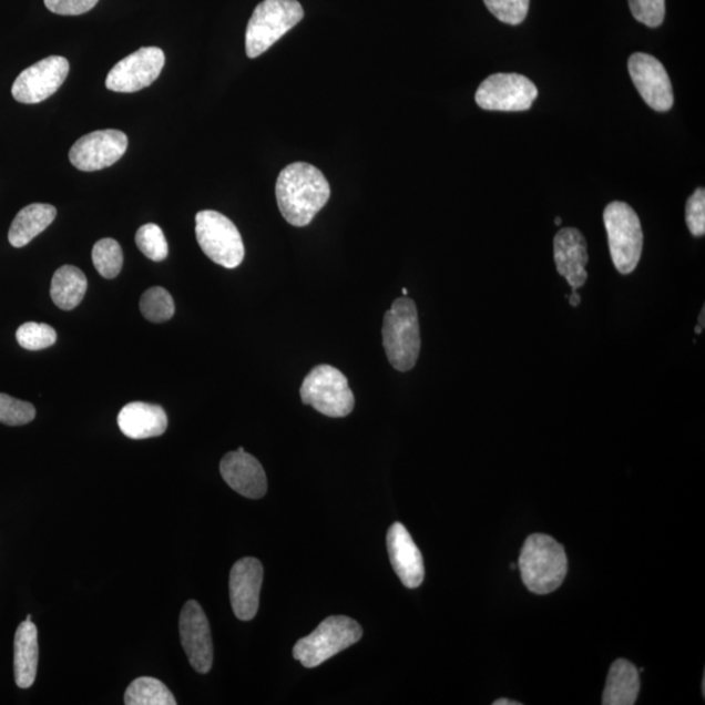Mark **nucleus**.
<instances>
[{"mask_svg": "<svg viewBox=\"0 0 705 705\" xmlns=\"http://www.w3.org/2000/svg\"><path fill=\"white\" fill-rule=\"evenodd\" d=\"M568 298L570 299V305L572 307H578L580 304H582V297H580L578 289H572V294L571 296H568Z\"/></svg>", "mask_w": 705, "mask_h": 705, "instance_id": "obj_34", "label": "nucleus"}, {"mask_svg": "<svg viewBox=\"0 0 705 705\" xmlns=\"http://www.w3.org/2000/svg\"><path fill=\"white\" fill-rule=\"evenodd\" d=\"M263 565L256 558H244L233 565L229 579L231 602L235 616L252 621L259 611Z\"/></svg>", "mask_w": 705, "mask_h": 705, "instance_id": "obj_15", "label": "nucleus"}, {"mask_svg": "<svg viewBox=\"0 0 705 705\" xmlns=\"http://www.w3.org/2000/svg\"><path fill=\"white\" fill-rule=\"evenodd\" d=\"M704 317H705V308H703V310L701 313V317H699V326L703 327V328L705 326Z\"/></svg>", "mask_w": 705, "mask_h": 705, "instance_id": "obj_36", "label": "nucleus"}, {"mask_svg": "<svg viewBox=\"0 0 705 705\" xmlns=\"http://www.w3.org/2000/svg\"><path fill=\"white\" fill-rule=\"evenodd\" d=\"M141 310L145 319L163 323L172 319L175 313L174 299L164 288L154 286L146 290L141 299Z\"/></svg>", "mask_w": 705, "mask_h": 705, "instance_id": "obj_26", "label": "nucleus"}, {"mask_svg": "<svg viewBox=\"0 0 705 705\" xmlns=\"http://www.w3.org/2000/svg\"><path fill=\"white\" fill-rule=\"evenodd\" d=\"M562 224V218L561 217H556L555 218V225H561Z\"/></svg>", "mask_w": 705, "mask_h": 705, "instance_id": "obj_38", "label": "nucleus"}, {"mask_svg": "<svg viewBox=\"0 0 705 705\" xmlns=\"http://www.w3.org/2000/svg\"><path fill=\"white\" fill-rule=\"evenodd\" d=\"M57 217V210L50 204H31L21 210L14 217L9 232V241L13 247H24L32 242L37 235L53 224Z\"/></svg>", "mask_w": 705, "mask_h": 705, "instance_id": "obj_21", "label": "nucleus"}, {"mask_svg": "<svg viewBox=\"0 0 705 705\" xmlns=\"http://www.w3.org/2000/svg\"><path fill=\"white\" fill-rule=\"evenodd\" d=\"M92 260L99 274L112 280L121 274L123 267L122 247L113 238L101 239L93 247Z\"/></svg>", "mask_w": 705, "mask_h": 705, "instance_id": "obj_25", "label": "nucleus"}, {"mask_svg": "<svg viewBox=\"0 0 705 705\" xmlns=\"http://www.w3.org/2000/svg\"><path fill=\"white\" fill-rule=\"evenodd\" d=\"M329 183L318 167L306 163L286 166L278 175L276 200L282 215L293 226L310 224L329 201Z\"/></svg>", "mask_w": 705, "mask_h": 705, "instance_id": "obj_1", "label": "nucleus"}, {"mask_svg": "<svg viewBox=\"0 0 705 705\" xmlns=\"http://www.w3.org/2000/svg\"><path fill=\"white\" fill-rule=\"evenodd\" d=\"M494 705H521L519 702H513L510 699H498L493 703Z\"/></svg>", "mask_w": 705, "mask_h": 705, "instance_id": "obj_35", "label": "nucleus"}, {"mask_svg": "<svg viewBox=\"0 0 705 705\" xmlns=\"http://www.w3.org/2000/svg\"><path fill=\"white\" fill-rule=\"evenodd\" d=\"M127 146L129 137L122 131H94L72 145L70 161L79 171L98 172L121 160Z\"/></svg>", "mask_w": 705, "mask_h": 705, "instance_id": "obj_12", "label": "nucleus"}, {"mask_svg": "<svg viewBox=\"0 0 705 705\" xmlns=\"http://www.w3.org/2000/svg\"><path fill=\"white\" fill-rule=\"evenodd\" d=\"M180 634L191 666L197 673L207 674L213 665V642L210 622L202 606L190 600L182 609Z\"/></svg>", "mask_w": 705, "mask_h": 705, "instance_id": "obj_14", "label": "nucleus"}, {"mask_svg": "<svg viewBox=\"0 0 705 705\" xmlns=\"http://www.w3.org/2000/svg\"><path fill=\"white\" fill-rule=\"evenodd\" d=\"M165 65L160 48H142L117 62L106 79V88L117 93H134L156 82Z\"/></svg>", "mask_w": 705, "mask_h": 705, "instance_id": "obj_10", "label": "nucleus"}, {"mask_svg": "<svg viewBox=\"0 0 705 705\" xmlns=\"http://www.w3.org/2000/svg\"><path fill=\"white\" fill-rule=\"evenodd\" d=\"M86 289L88 282L83 270L63 266L57 269L51 280L50 296L59 308L70 311L82 304Z\"/></svg>", "mask_w": 705, "mask_h": 705, "instance_id": "obj_23", "label": "nucleus"}, {"mask_svg": "<svg viewBox=\"0 0 705 705\" xmlns=\"http://www.w3.org/2000/svg\"><path fill=\"white\" fill-rule=\"evenodd\" d=\"M25 621H32V615H28Z\"/></svg>", "mask_w": 705, "mask_h": 705, "instance_id": "obj_40", "label": "nucleus"}, {"mask_svg": "<svg viewBox=\"0 0 705 705\" xmlns=\"http://www.w3.org/2000/svg\"><path fill=\"white\" fill-rule=\"evenodd\" d=\"M195 222L196 239L213 263L227 269L241 266L245 245L237 226L229 218L216 211H202Z\"/></svg>", "mask_w": 705, "mask_h": 705, "instance_id": "obj_8", "label": "nucleus"}, {"mask_svg": "<svg viewBox=\"0 0 705 705\" xmlns=\"http://www.w3.org/2000/svg\"><path fill=\"white\" fill-rule=\"evenodd\" d=\"M219 472L224 481L241 495L259 499L267 493L266 472L253 454L245 452L244 447L225 454L219 462Z\"/></svg>", "mask_w": 705, "mask_h": 705, "instance_id": "obj_16", "label": "nucleus"}, {"mask_svg": "<svg viewBox=\"0 0 705 705\" xmlns=\"http://www.w3.org/2000/svg\"><path fill=\"white\" fill-rule=\"evenodd\" d=\"M641 692V678L636 666L626 660L614 661L609 672L602 704L633 705Z\"/></svg>", "mask_w": 705, "mask_h": 705, "instance_id": "obj_22", "label": "nucleus"}, {"mask_svg": "<svg viewBox=\"0 0 705 705\" xmlns=\"http://www.w3.org/2000/svg\"><path fill=\"white\" fill-rule=\"evenodd\" d=\"M554 260L558 274L572 289L582 288L588 280L586 241L575 227H563L554 237Z\"/></svg>", "mask_w": 705, "mask_h": 705, "instance_id": "obj_18", "label": "nucleus"}, {"mask_svg": "<svg viewBox=\"0 0 705 705\" xmlns=\"http://www.w3.org/2000/svg\"><path fill=\"white\" fill-rule=\"evenodd\" d=\"M488 10L502 23L519 25L529 11V0H483Z\"/></svg>", "mask_w": 705, "mask_h": 705, "instance_id": "obj_30", "label": "nucleus"}, {"mask_svg": "<svg viewBox=\"0 0 705 705\" xmlns=\"http://www.w3.org/2000/svg\"><path fill=\"white\" fill-rule=\"evenodd\" d=\"M14 681L20 688L32 687L39 667V631L32 621H24L14 634Z\"/></svg>", "mask_w": 705, "mask_h": 705, "instance_id": "obj_20", "label": "nucleus"}, {"mask_svg": "<svg viewBox=\"0 0 705 705\" xmlns=\"http://www.w3.org/2000/svg\"><path fill=\"white\" fill-rule=\"evenodd\" d=\"M117 426L130 439L156 438L166 431L167 416L160 406L135 401L122 408L117 415Z\"/></svg>", "mask_w": 705, "mask_h": 705, "instance_id": "obj_19", "label": "nucleus"}, {"mask_svg": "<svg viewBox=\"0 0 705 705\" xmlns=\"http://www.w3.org/2000/svg\"><path fill=\"white\" fill-rule=\"evenodd\" d=\"M402 294H403V296H406V297H407L408 290H407L406 288H403V289H402Z\"/></svg>", "mask_w": 705, "mask_h": 705, "instance_id": "obj_39", "label": "nucleus"}, {"mask_svg": "<svg viewBox=\"0 0 705 705\" xmlns=\"http://www.w3.org/2000/svg\"><path fill=\"white\" fill-rule=\"evenodd\" d=\"M384 347L394 369L406 372L413 369L421 351L420 321L413 299L394 300L384 319Z\"/></svg>", "mask_w": 705, "mask_h": 705, "instance_id": "obj_3", "label": "nucleus"}, {"mask_svg": "<svg viewBox=\"0 0 705 705\" xmlns=\"http://www.w3.org/2000/svg\"><path fill=\"white\" fill-rule=\"evenodd\" d=\"M702 330H703V327H701L699 325H697V326L695 327V333H696L697 335H701V334H702Z\"/></svg>", "mask_w": 705, "mask_h": 705, "instance_id": "obj_37", "label": "nucleus"}, {"mask_svg": "<svg viewBox=\"0 0 705 705\" xmlns=\"http://www.w3.org/2000/svg\"><path fill=\"white\" fill-rule=\"evenodd\" d=\"M633 17L650 28H657L664 23L666 13L665 0H629Z\"/></svg>", "mask_w": 705, "mask_h": 705, "instance_id": "obj_31", "label": "nucleus"}, {"mask_svg": "<svg viewBox=\"0 0 705 705\" xmlns=\"http://www.w3.org/2000/svg\"><path fill=\"white\" fill-rule=\"evenodd\" d=\"M362 635V627L349 616H328L314 633L294 645L293 657L313 670L359 642Z\"/></svg>", "mask_w": 705, "mask_h": 705, "instance_id": "obj_5", "label": "nucleus"}, {"mask_svg": "<svg viewBox=\"0 0 705 705\" xmlns=\"http://www.w3.org/2000/svg\"><path fill=\"white\" fill-rule=\"evenodd\" d=\"M17 340L20 347L27 350H42L53 347L57 343V333L45 323L28 321L19 327Z\"/></svg>", "mask_w": 705, "mask_h": 705, "instance_id": "obj_27", "label": "nucleus"}, {"mask_svg": "<svg viewBox=\"0 0 705 705\" xmlns=\"http://www.w3.org/2000/svg\"><path fill=\"white\" fill-rule=\"evenodd\" d=\"M629 72L646 105L660 113L670 112L674 104L673 86L657 58L635 53L629 59Z\"/></svg>", "mask_w": 705, "mask_h": 705, "instance_id": "obj_13", "label": "nucleus"}, {"mask_svg": "<svg viewBox=\"0 0 705 705\" xmlns=\"http://www.w3.org/2000/svg\"><path fill=\"white\" fill-rule=\"evenodd\" d=\"M538 86L519 73H495L484 79L476 92V102L490 112H525L538 99Z\"/></svg>", "mask_w": 705, "mask_h": 705, "instance_id": "obj_9", "label": "nucleus"}, {"mask_svg": "<svg viewBox=\"0 0 705 705\" xmlns=\"http://www.w3.org/2000/svg\"><path fill=\"white\" fill-rule=\"evenodd\" d=\"M686 223L694 237H703L705 234V191L697 188L688 197L686 205Z\"/></svg>", "mask_w": 705, "mask_h": 705, "instance_id": "obj_32", "label": "nucleus"}, {"mask_svg": "<svg viewBox=\"0 0 705 705\" xmlns=\"http://www.w3.org/2000/svg\"><path fill=\"white\" fill-rule=\"evenodd\" d=\"M521 580L534 594L558 590L568 575V555L560 542L546 534L527 539L519 558Z\"/></svg>", "mask_w": 705, "mask_h": 705, "instance_id": "obj_2", "label": "nucleus"}, {"mask_svg": "<svg viewBox=\"0 0 705 705\" xmlns=\"http://www.w3.org/2000/svg\"><path fill=\"white\" fill-rule=\"evenodd\" d=\"M609 248L616 270L630 275L641 262L644 235L641 219L627 203L613 202L604 212Z\"/></svg>", "mask_w": 705, "mask_h": 705, "instance_id": "obj_6", "label": "nucleus"}, {"mask_svg": "<svg viewBox=\"0 0 705 705\" xmlns=\"http://www.w3.org/2000/svg\"><path fill=\"white\" fill-rule=\"evenodd\" d=\"M70 63L63 57H48L20 73L12 85L13 99L21 104H39L53 95L68 79Z\"/></svg>", "mask_w": 705, "mask_h": 705, "instance_id": "obj_11", "label": "nucleus"}, {"mask_svg": "<svg viewBox=\"0 0 705 705\" xmlns=\"http://www.w3.org/2000/svg\"><path fill=\"white\" fill-rule=\"evenodd\" d=\"M127 705H175L176 701L163 682L152 677H141L131 683L124 694Z\"/></svg>", "mask_w": 705, "mask_h": 705, "instance_id": "obj_24", "label": "nucleus"}, {"mask_svg": "<svg viewBox=\"0 0 705 705\" xmlns=\"http://www.w3.org/2000/svg\"><path fill=\"white\" fill-rule=\"evenodd\" d=\"M387 549L401 583L410 590L420 586L425 579L423 558L408 529L401 523H395L388 529Z\"/></svg>", "mask_w": 705, "mask_h": 705, "instance_id": "obj_17", "label": "nucleus"}, {"mask_svg": "<svg viewBox=\"0 0 705 705\" xmlns=\"http://www.w3.org/2000/svg\"><path fill=\"white\" fill-rule=\"evenodd\" d=\"M35 418V408L31 402L11 398L0 394V423L7 426H21L32 422Z\"/></svg>", "mask_w": 705, "mask_h": 705, "instance_id": "obj_29", "label": "nucleus"}, {"mask_svg": "<svg viewBox=\"0 0 705 705\" xmlns=\"http://www.w3.org/2000/svg\"><path fill=\"white\" fill-rule=\"evenodd\" d=\"M139 249L153 262H163L167 258L168 246L163 229L156 224H146L136 233Z\"/></svg>", "mask_w": 705, "mask_h": 705, "instance_id": "obj_28", "label": "nucleus"}, {"mask_svg": "<svg viewBox=\"0 0 705 705\" xmlns=\"http://www.w3.org/2000/svg\"><path fill=\"white\" fill-rule=\"evenodd\" d=\"M305 17L297 0H263L256 6L246 31V54L258 58Z\"/></svg>", "mask_w": 705, "mask_h": 705, "instance_id": "obj_4", "label": "nucleus"}, {"mask_svg": "<svg viewBox=\"0 0 705 705\" xmlns=\"http://www.w3.org/2000/svg\"><path fill=\"white\" fill-rule=\"evenodd\" d=\"M47 9L62 17H78L94 9L99 0H43Z\"/></svg>", "mask_w": 705, "mask_h": 705, "instance_id": "obj_33", "label": "nucleus"}, {"mask_svg": "<svg viewBox=\"0 0 705 705\" xmlns=\"http://www.w3.org/2000/svg\"><path fill=\"white\" fill-rule=\"evenodd\" d=\"M299 394L306 406H311L323 416L343 418L355 409V395L348 379L334 366L314 367L307 374Z\"/></svg>", "mask_w": 705, "mask_h": 705, "instance_id": "obj_7", "label": "nucleus"}]
</instances>
